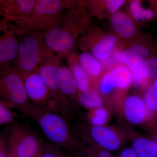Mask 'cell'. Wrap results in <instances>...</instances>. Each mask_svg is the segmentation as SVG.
I'll return each mask as SVG.
<instances>
[{
	"mask_svg": "<svg viewBox=\"0 0 157 157\" xmlns=\"http://www.w3.org/2000/svg\"><path fill=\"white\" fill-rule=\"evenodd\" d=\"M26 116L36 121L48 141L56 146L65 149L70 153L82 149L83 146L67 120L59 114L32 103Z\"/></svg>",
	"mask_w": 157,
	"mask_h": 157,
	"instance_id": "obj_1",
	"label": "cell"
},
{
	"mask_svg": "<svg viewBox=\"0 0 157 157\" xmlns=\"http://www.w3.org/2000/svg\"><path fill=\"white\" fill-rule=\"evenodd\" d=\"M70 2L59 0H36L32 10L20 18L10 20L15 26L27 30L45 34L56 24L64 8H69Z\"/></svg>",
	"mask_w": 157,
	"mask_h": 157,
	"instance_id": "obj_2",
	"label": "cell"
},
{
	"mask_svg": "<svg viewBox=\"0 0 157 157\" xmlns=\"http://www.w3.org/2000/svg\"><path fill=\"white\" fill-rule=\"evenodd\" d=\"M44 34L26 30L20 37L17 56L12 63L19 73L36 71L42 61L54 54L44 41Z\"/></svg>",
	"mask_w": 157,
	"mask_h": 157,
	"instance_id": "obj_3",
	"label": "cell"
},
{
	"mask_svg": "<svg viewBox=\"0 0 157 157\" xmlns=\"http://www.w3.org/2000/svg\"><path fill=\"white\" fill-rule=\"evenodd\" d=\"M0 102L25 116L32 105L22 78L11 66L0 68Z\"/></svg>",
	"mask_w": 157,
	"mask_h": 157,
	"instance_id": "obj_4",
	"label": "cell"
},
{
	"mask_svg": "<svg viewBox=\"0 0 157 157\" xmlns=\"http://www.w3.org/2000/svg\"><path fill=\"white\" fill-rule=\"evenodd\" d=\"M7 130L8 147L16 157H41L45 141L29 124L17 121Z\"/></svg>",
	"mask_w": 157,
	"mask_h": 157,
	"instance_id": "obj_5",
	"label": "cell"
},
{
	"mask_svg": "<svg viewBox=\"0 0 157 157\" xmlns=\"http://www.w3.org/2000/svg\"><path fill=\"white\" fill-rule=\"evenodd\" d=\"M18 73L22 78L29 101L37 106L59 114L56 101L39 73L37 71Z\"/></svg>",
	"mask_w": 157,
	"mask_h": 157,
	"instance_id": "obj_6",
	"label": "cell"
},
{
	"mask_svg": "<svg viewBox=\"0 0 157 157\" xmlns=\"http://www.w3.org/2000/svg\"><path fill=\"white\" fill-rule=\"evenodd\" d=\"M60 57L54 54L47 57L39 64L36 71L45 82L52 98L56 101L60 115L66 117L70 107L67 99L61 92L58 83V71L60 67Z\"/></svg>",
	"mask_w": 157,
	"mask_h": 157,
	"instance_id": "obj_7",
	"label": "cell"
},
{
	"mask_svg": "<svg viewBox=\"0 0 157 157\" xmlns=\"http://www.w3.org/2000/svg\"><path fill=\"white\" fill-rule=\"evenodd\" d=\"M0 26V68L11 66L17 56L20 37L26 29L12 25L4 18Z\"/></svg>",
	"mask_w": 157,
	"mask_h": 157,
	"instance_id": "obj_8",
	"label": "cell"
},
{
	"mask_svg": "<svg viewBox=\"0 0 157 157\" xmlns=\"http://www.w3.org/2000/svg\"><path fill=\"white\" fill-rule=\"evenodd\" d=\"M90 134L96 145L108 151L118 150L124 144L123 135L120 132L105 125L92 127Z\"/></svg>",
	"mask_w": 157,
	"mask_h": 157,
	"instance_id": "obj_9",
	"label": "cell"
},
{
	"mask_svg": "<svg viewBox=\"0 0 157 157\" xmlns=\"http://www.w3.org/2000/svg\"><path fill=\"white\" fill-rule=\"evenodd\" d=\"M132 83V72L126 67L119 66L103 77L100 82L99 90L102 94L107 95L116 88H128Z\"/></svg>",
	"mask_w": 157,
	"mask_h": 157,
	"instance_id": "obj_10",
	"label": "cell"
},
{
	"mask_svg": "<svg viewBox=\"0 0 157 157\" xmlns=\"http://www.w3.org/2000/svg\"><path fill=\"white\" fill-rule=\"evenodd\" d=\"M122 109L125 117L133 124H143L151 115L144 101L136 95L129 96L126 98Z\"/></svg>",
	"mask_w": 157,
	"mask_h": 157,
	"instance_id": "obj_11",
	"label": "cell"
},
{
	"mask_svg": "<svg viewBox=\"0 0 157 157\" xmlns=\"http://www.w3.org/2000/svg\"><path fill=\"white\" fill-rule=\"evenodd\" d=\"M36 0L0 1V15L9 21L24 17L33 8Z\"/></svg>",
	"mask_w": 157,
	"mask_h": 157,
	"instance_id": "obj_12",
	"label": "cell"
},
{
	"mask_svg": "<svg viewBox=\"0 0 157 157\" xmlns=\"http://www.w3.org/2000/svg\"><path fill=\"white\" fill-rule=\"evenodd\" d=\"M132 82L138 86L145 85L148 79L156 78L157 58L145 59L138 69L132 71Z\"/></svg>",
	"mask_w": 157,
	"mask_h": 157,
	"instance_id": "obj_13",
	"label": "cell"
},
{
	"mask_svg": "<svg viewBox=\"0 0 157 157\" xmlns=\"http://www.w3.org/2000/svg\"><path fill=\"white\" fill-rule=\"evenodd\" d=\"M148 48L142 45H135L124 51L121 55V60L126 64L132 71L139 68L148 56Z\"/></svg>",
	"mask_w": 157,
	"mask_h": 157,
	"instance_id": "obj_14",
	"label": "cell"
},
{
	"mask_svg": "<svg viewBox=\"0 0 157 157\" xmlns=\"http://www.w3.org/2000/svg\"><path fill=\"white\" fill-rule=\"evenodd\" d=\"M58 83L61 92L67 98H78V90L76 81L70 68L63 66L59 68L57 73Z\"/></svg>",
	"mask_w": 157,
	"mask_h": 157,
	"instance_id": "obj_15",
	"label": "cell"
},
{
	"mask_svg": "<svg viewBox=\"0 0 157 157\" xmlns=\"http://www.w3.org/2000/svg\"><path fill=\"white\" fill-rule=\"evenodd\" d=\"M70 54L68 56L70 64V70L76 81L78 92H87L90 88V80L88 74L82 67L79 61L74 56Z\"/></svg>",
	"mask_w": 157,
	"mask_h": 157,
	"instance_id": "obj_16",
	"label": "cell"
},
{
	"mask_svg": "<svg viewBox=\"0 0 157 157\" xmlns=\"http://www.w3.org/2000/svg\"><path fill=\"white\" fill-rule=\"evenodd\" d=\"M111 24L119 36L124 38H131L135 35L136 29L131 17L122 12H117L111 18Z\"/></svg>",
	"mask_w": 157,
	"mask_h": 157,
	"instance_id": "obj_17",
	"label": "cell"
},
{
	"mask_svg": "<svg viewBox=\"0 0 157 157\" xmlns=\"http://www.w3.org/2000/svg\"><path fill=\"white\" fill-rule=\"evenodd\" d=\"M117 42L115 36L111 34L106 35L93 46V56L99 59H105L109 56Z\"/></svg>",
	"mask_w": 157,
	"mask_h": 157,
	"instance_id": "obj_18",
	"label": "cell"
},
{
	"mask_svg": "<svg viewBox=\"0 0 157 157\" xmlns=\"http://www.w3.org/2000/svg\"><path fill=\"white\" fill-rule=\"evenodd\" d=\"M132 148L138 157H157V143L149 138L137 137L133 141Z\"/></svg>",
	"mask_w": 157,
	"mask_h": 157,
	"instance_id": "obj_19",
	"label": "cell"
},
{
	"mask_svg": "<svg viewBox=\"0 0 157 157\" xmlns=\"http://www.w3.org/2000/svg\"><path fill=\"white\" fill-rule=\"evenodd\" d=\"M78 61L82 67L90 76L97 77L100 75L101 64L92 55L87 52H82L79 56Z\"/></svg>",
	"mask_w": 157,
	"mask_h": 157,
	"instance_id": "obj_20",
	"label": "cell"
},
{
	"mask_svg": "<svg viewBox=\"0 0 157 157\" xmlns=\"http://www.w3.org/2000/svg\"><path fill=\"white\" fill-rule=\"evenodd\" d=\"M77 100L82 106L90 110L103 107L104 104L103 100L100 95L93 90L80 93L77 98Z\"/></svg>",
	"mask_w": 157,
	"mask_h": 157,
	"instance_id": "obj_21",
	"label": "cell"
},
{
	"mask_svg": "<svg viewBox=\"0 0 157 157\" xmlns=\"http://www.w3.org/2000/svg\"><path fill=\"white\" fill-rule=\"evenodd\" d=\"M130 10L132 17L137 21L150 19L153 17L154 12L151 9L142 8L140 1H132L130 4Z\"/></svg>",
	"mask_w": 157,
	"mask_h": 157,
	"instance_id": "obj_22",
	"label": "cell"
},
{
	"mask_svg": "<svg viewBox=\"0 0 157 157\" xmlns=\"http://www.w3.org/2000/svg\"><path fill=\"white\" fill-rule=\"evenodd\" d=\"M157 82L155 79L152 85L147 88L144 100L147 109L151 114L157 111Z\"/></svg>",
	"mask_w": 157,
	"mask_h": 157,
	"instance_id": "obj_23",
	"label": "cell"
},
{
	"mask_svg": "<svg viewBox=\"0 0 157 157\" xmlns=\"http://www.w3.org/2000/svg\"><path fill=\"white\" fill-rule=\"evenodd\" d=\"M16 114L11 108L0 102V126L16 121Z\"/></svg>",
	"mask_w": 157,
	"mask_h": 157,
	"instance_id": "obj_24",
	"label": "cell"
},
{
	"mask_svg": "<svg viewBox=\"0 0 157 157\" xmlns=\"http://www.w3.org/2000/svg\"><path fill=\"white\" fill-rule=\"evenodd\" d=\"M64 153L61 148L49 141H45L41 157H71Z\"/></svg>",
	"mask_w": 157,
	"mask_h": 157,
	"instance_id": "obj_25",
	"label": "cell"
},
{
	"mask_svg": "<svg viewBox=\"0 0 157 157\" xmlns=\"http://www.w3.org/2000/svg\"><path fill=\"white\" fill-rule=\"evenodd\" d=\"M82 149L92 157H115L109 151L103 149L95 144L83 146Z\"/></svg>",
	"mask_w": 157,
	"mask_h": 157,
	"instance_id": "obj_26",
	"label": "cell"
},
{
	"mask_svg": "<svg viewBox=\"0 0 157 157\" xmlns=\"http://www.w3.org/2000/svg\"><path fill=\"white\" fill-rule=\"evenodd\" d=\"M8 147L7 130L0 132V157H8Z\"/></svg>",
	"mask_w": 157,
	"mask_h": 157,
	"instance_id": "obj_27",
	"label": "cell"
},
{
	"mask_svg": "<svg viewBox=\"0 0 157 157\" xmlns=\"http://www.w3.org/2000/svg\"><path fill=\"white\" fill-rule=\"evenodd\" d=\"M91 112V116L94 117L108 121L109 119V113L106 108L103 107H98L93 109Z\"/></svg>",
	"mask_w": 157,
	"mask_h": 157,
	"instance_id": "obj_28",
	"label": "cell"
},
{
	"mask_svg": "<svg viewBox=\"0 0 157 157\" xmlns=\"http://www.w3.org/2000/svg\"><path fill=\"white\" fill-rule=\"evenodd\" d=\"M104 2L108 11L111 13L116 12L125 2L124 0H106Z\"/></svg>",
	"mask_w": 157,
	"mask_h": 157,
	"instance_id": "obj_29",
	"label": "cell"
},
{
	"mask_svg": "<svg viewBox=\"0 0 157 157\" xmlns=\"http://www.w3.org/2000/svg\"><path fill=\"white\" fill-rule=\"evenodd\" d=\"M119 157H138L133 149L127 147L121 152Z\"/></svg>",
	"mask_w": 157,
	"mask_h": 157,
	"instance_id": "obj_30",
	"label": "cell"
},
{
	"mask_svg": "<svg viewBox=\"0 0 157 157\" xmlns=\"http://www.w3.org/2000/svg\"><path fill=\"white\" fill-rule=\"evenodd\" d=\"M76 157H92L89 154L84 151L83 149L79 151L77 154Z\"/></svg>",
	"mask_w": 157,
	"mask_h": 157,
	"instance_id": "obj_31",
	"label": "cell"
},
{
	"mask_svg": "<svg viewBox=\"0 0 157 157\" xmlns=\"http://www.w3.org/2000/svg\"><path fill=\"white\" fill-rule=\"evenodd\" d=\"M16 157V156H15V155L14 154V153L9 148L8 157Z\"/></svg>",
	"mask_w": 157,
	"mask_h": 157,
	"instance_id": "obj_32",
	"label": "cell"
},
{
	"mask_svg": "<svg viewBox=\"0 0 157 157\" xmlns=\"http://www.w3.org/2000/svg\"><path fill=\"white\" fill-rule=\"evenodd\" d=\"M3 23V20L1 21H0V26L2 25V24Z\"/></svg>",
	"mask_w": 157,
	"mask_h": 157,
	"instance_id": "obj_33",
	"label": "cell"
}]
</instances>
